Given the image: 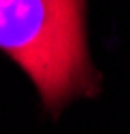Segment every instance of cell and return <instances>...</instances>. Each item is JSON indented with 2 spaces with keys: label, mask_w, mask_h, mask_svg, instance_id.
<instances>
[{
  "label": "cell",
  "mask_w": 130,
  "mask_h": 134,
  "mask_svg": "<svg viewBox=\"0 0 130 134\" xmlns=\"http://www.w3.org/2000/svg\"><path fill=\"white\" fill-rule=\"evenodd\" d=\"M0 49L26 70L53 113L71 98L98 92L85 51L83 0H0Z\"/></svg>",
  "instance_id": "1"
}]
</instances>
